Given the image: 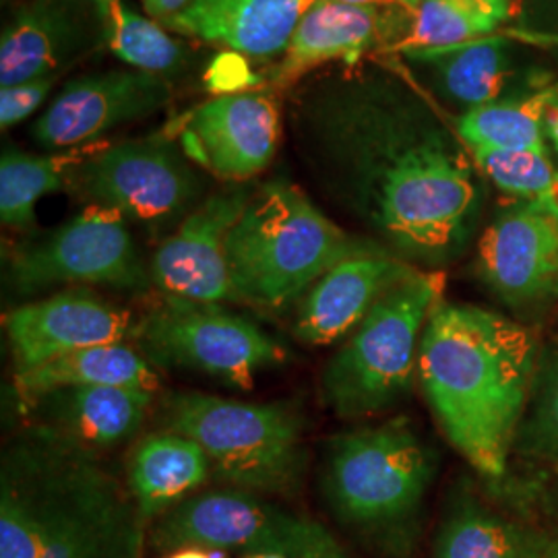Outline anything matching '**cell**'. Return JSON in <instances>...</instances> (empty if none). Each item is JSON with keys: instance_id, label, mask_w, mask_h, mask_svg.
<instances>
[{"instance_id": "6da1fadb", "label": "cell", "mask_w": 558, "mask_h": 558, "mask_svg": "<svg viewBox=\"0 0 558 558\" xmlns=\"http://www.w3.org/2000/svg\"><path fill=\"white\" fill-rule=\"evenodd\" d=\"M286 119L331 195L408 263L439 267L470 242L478 168L422 89L383 60L294 85Z\"/></svg>"}, {"instance_id": "7a4b0ae2", "label": "cell", "mask_w": 558, "mask_h": 558, "mask_svg": "<svg viewBox=\"0 0 558 558\" xmlns=\"http://www.w3.org/2000/svg\"><path fill=\"white\" fill-rule=\"evenodd\" d=\"M147 523L94 449L32 428L0 461V558H143Z\"/></svg>"}, {"instance_id": "3957f363", "label": "cell", "mask_w": 558, "mask_h": 558, "mask_svg": "<svg viewBox=\"0 0 558 558\" xmlns=\"http://www.w3.org/2000/svg\"><path fill=\"white\" fill-rule=\"evenodd\" d=\"M538 375V345L515 320L440 299L418 354V379L447 440L486 478H500Z\"/></svg>"}, {"instance_id": "277c9868", "label": "cell", "mask_w": 558, "mask_h": 558, "mask_svg": "<svg viewBox=\"0 0 558 558\" xmlns=\"http://www.w3.org/2000/svg\"><path fill=\"white\" fill-rule=\"evenodd\" d=\"M375 244L352 239L299 186L274 180L255 189L226 240L230 300L279 311L331 267Z\"/></svg>"}, {"instance_id": "5b68a950", "label": "cell", "mask_w": 558, "mask_h": 558, "mask_svg": "<svg viewBox=\"0 0 558 558\" xmlns=\"http://www.w3.org/2000/svg\"><path fill=\"white\" fill-rule=\"evenodd\" d=\"M435 459L408 420L356 428L329 442L323 493L333 515L393 558L412 555Z\"/></svg>"}, {"instance_id": "8992f818", "label": "cell", "mask_w": 558, "mask_h": 558, "mask_svg": "<svg viewBox=\"0 0 558 558\" xmlns=\"http://www.w3.org/2000/svg\"><path fill=\"white\" fill-rule=\"evenodd\" d=\"M442 288L440 271L414 267L345 338L320 375L323 401L339 418L379 414L408 393L418 375L422 336Z\"/></svg>"}, {"instance_id": "52a82bcc", "label": "cell", "mask_w": 558, "mask_h": 558, "mask_svg": "<svg viewBox=\"0 0 558 558\" xmlns=\"http://www.w3.org/2000/svg\"><path fill=\"white\" fill-rule=\"evenodd\" d=\"M168 430L199 445L218 478L257 495H290L306 468L304 422L288 401L248 403L201 391L166 399Z\"/></svg>"}, {"instance_id": "ba28073f", "label": "cell", "mask_w": 558, "mask_h": 558, "mask_svg": "<svg viewBox=\"0 0 558 558\" xmlns=\"http://www.w3.org/2000/svg\"><path fill=\"white\" fill-rule=\"evenodd\" d=\"M147 539L161 555L197 548L236 553L242 558H350L317 519L299 515L263 499V495L232 486L182 500L154 521Z\"/></svg>"}, {"instance_id": "9c48e42d", "label": "cell", "mask_w": 558, "mask_h": 558, "mask_svg": "<svg viewBox=\"0 0 558 558\" xmlns=\"http://www.w3.org/2000/svg\"><path fill=\"white\" fill-rule=\"evenodd\" d=\"M131 338L154 366L201 373L236 389H251L260 373L288 360L278 339L220 302L166 296Z\"/></svg>"}, {"instance_id": "30bf717a", "label": "cell", "mask_w": 558, "mask_h": 558, "mask_svg": "<svg viewBox=\"0 0 558 558\" xmlns=\"http://www.w3.org/2000/svg\"><path fill=\"white\" fill-rule=\"evenodd\" d=\"M9 281L21 296H32L59 283L141 292L154 279L126 220L108 207L87 205L75 218L17 251L9 265Z\"/></svg>"}, {"instance_id": "8fae6325", "label": "cell", "mask_w": 558, "mask_h": 558, "mask_svg": "<svg viewBox=\"0 0 558 558\" xmlns=\"http://www.w3.org/2000/svg\"><path fill=\"white\" fill-rule=\"evenodd\" d=\"M73 184L89 205L108 207L149 228L186 218L201 193L199 177L166 135L101 143L75 170Z\"/></svg>"}, {"instance_id": "7c38bea8", "label": "cell", "mask_w": 558, "mask_h": 558, "mask_svg": "<svg viewBox=\"0 0 558 558\" xmlns=\"http://www.w3.org/2000/svg\"><path fill=\"white\" fill-rule=\"evenodd\" d=\"M478 276L509 308L538 311L558 299V197L513 199L478 244Z\"/></svg>"}, {"instance_id": "4fadbf2b", "label": "cell", "mask_w": 558, "mask_h": 558, "mask_svg": "<svg viewBox=\"0 0 558 558\" xmlns=\"http://www.w3.org/2000/svg\"><path fill=\"white\" fill-rule=\"evenodd\" d=\"M281 114L278 96L269 87L218 96L180 117V149L216 179L242 184L274 160Z\"/></svg>"}, {"instance_id": "5bb4252c", "label": "cell", "mask_w": 558, "mask_h": 558, "mask_svg": "<svg viewBox=\"0 0 558 558\" xmlns=\"http://www.w3.org/2000/svg\"><path fill=\"white\" fill-rule=\"evenodd\" d=\"M414 21L416 13L399 4L313 0L271 71V81L288 87L333 62L359 64L380 52L401 50L412 38Z\"/></svg>"}, {"instance_id": "9a60e30c", "label": "cell", "mask_w": 558, "mask_h": 558, "mask_svg": "<svg viewBox=\"0 0 558 558\" xmlns=\"http://www.w3.org/2000/svg\"><path fill=\"white\" fill-rule=\"evenodd\" d=\"M172 98L168 81L145 71H104L66 83L32 126L48 149H75L101 135L156 114Z\"/></svg>"}, {"instance_id": "2e32d148", "label": "cell", "mask_w": 558, "mask_h": 558, "mask_svg": "<svg viewBox=\"0 0 558 558\" xmlns=\"http://www.w3.org/2000/svg\"><path fill=\"white\" fill-rule=\"evenodd\" d=\"M106 46L98 0H23L0 38V85L57 77Z\"/></svg>"}, {"instance_id": "e0dca14e", "label": "cell", "mask_w": 558, "mask_h": 558, "mask_svg": "<svg viewBox=\"0 0 558 558\" xmlns=\"http://www.w3.org/2000/svg\"><path fill=\"white\" fill-rule=\"evenodd\" d=\"M133 327L129 311L83 286L21 304L4 317L15 375L77 350L124 343Z\"/></svg>"}, {"instance_id": "ac0fdd59", "label": "cell", "mask_w": 558, "mask_h": 558, "mask_svg": "<svg viewBox=\"0 0 558 558\" xmlns=\"http://www.w3.org/2000/svg\"><path fill=\"white\" fill-rule=\"evenodd\" d=\"M255 189L234 184L197 205L177 232L163 240L151 260V279L166 296L230 300L226 240Z\"/></svg>"}, {"instance_id": "d6986e66", "label": "cell", "mask_w": 558, "mask_h": 558, "mask_svg": "<svg viewBox=\"0 0 558 558\" xmlns=\"http://www.w3.org/2000/svg\"><path fill=\"white\" fill-rule=\"evenodd\" d=\"M414 267L371 246L331 267L300 300L294 333L311 345H331L359 327L380 296Z\"/></svg>"}, {"instance_id": "ffe728a7", "label": "cell", "mask_w": 558, "mask_h": 558, "mask_svg": "<svg viewBox=\"0 0 558 558\" xmlns=\"http://www.w3.org/2000/svg\"><path fill=\"white\" fill-rule=\"evenodd\" d=\"M313 0H191L166 29L248 60L281 59Z\"/></svg>"}, {"instance_id": "44dd1931", "label": "cell", "mask_w": 558, "mask_h": 558, "mask_svg": "<svg viewBox=\"0 0 558 558\" xmlns=\"http://www.w3.org/2000/svg\"><path fill=\"white\" fill-rule=\"evenodd\" d=\"M154 393L137 387H64L21 412L34 420V428L96 451L135 437L154 405Z\"/></svg>"}, {"instance_id": "7402d4cb", "label": "cell", "mask_w": 558, "mask_h": 558, "mask_svg": "<svg viewBox=\"0 0 558 558\" xmlns=\"http://www.w3.org/2000/svg\"><path fill=\"white\" fill-rule=\"evenodd\" d=\"M433 558H558V530L505 518L459 495L440 523Z\"/></svg>"}, {"instance_id": "603a6c76", "label": "cell", "mask_w": 558, "mask_h": 558, "mask_svg": "<svg viewBox=\"0 0 558 558\" xmlns=\"http://www.w3.org/2000/svg\"><path fill=\"white\" fill-rule=\"evenodd\" d=\"M502 34L439 48H403L424 69L433 94L461 112L500 100L511 69V46Z\"/></svg>"}, {"instance_id": "cb8c5ba5", "label": "cell", "mask_w": 558, "mask_h": 558, "mask_svg": "<svg viewBox=\"0 0 558 558\" xmlns=\"http://www.w3.org/2000/svg\"><path fill=\"white\" fill-rule=\"evenodd\" d=\"M211 472V461L195 440L166 430L140 440L129 459L126 484L149 525L197 495Z\"/></svg>"}, {"instance_id": "d4e9b609", "label": "cell", "mask_w": 558, "mask_h": 558, "mask_svg": "<svg viewBox=\"0 0 558 558\" xmlns=\"http://www.w3.org/2000/svg\"><path fill=\"white\" fill-rule=\"evenodd\" d=\"M92 385L137 387L156 391L160 377L154 371V364L126 343L85 348L15 375V391L21 410L50 391Z\"/></svg>"}, {"instance_id": "484cf974", "label": "cell", "mask_w": 558, "mask_h": 558, "mask_svg": "<svg viewBox=\"0 0 558 558\" xmlns=\"http://www.w3.org/2000/svg\"><path fill=\"white\" fill-rule=\"evenodd\" d=\"M101 143L32 156L7 149L0 160V220L7 228L32 230L36 226V203L73 184V174Z\"/></svg>"}, {"instance_id": "4316f807", "label": "cell", "mask_w": 558, "mask_h": 558, "mask_svg": "<svg viewBox=\"0 0 558 558\" xmlns=\"http://www.w3.org/2000/svg\"><path fill=\"white\" fill-rule=\"evenodd\" d=\"M558 100V85L511 100H497L463 112L456 120L459 137L472 147L550 151L546 119Z\"/></svg>"}, {"instance_id": "83f0119b", "label": "cell", "mask_w": 558, "mask_h": 558, "mask_svg": "<svg viewBox=\"0 0 558 558\" xmlns=\"http://www.w3.org/2000/svg\"><path fill=\"white\" fill-rule=\"evenodd\" d=\"M515 13L513 0H420L412 38L403 48H439L495 36L511 27Z\"/></svg>"}, {"instance_id": "f1b7e54d", "label": "cell", "mask_w": 558, "mask_h": 558, "mask_svg": "<svg viewBox=\"0 0 558 558\" xmlns=\"http://www.w3.org/2000/svg\"><path fill=\"white\" fill-rule=\"evenodd\" d=\"M106 46L137 71L174 77L186 66V50L160 21L135 13L122 0L106 9Z\"/></svg>"}, {"instance_id": "f546056e", "label": "cell", "mask_w": 558, "mask_h": 558, "mask_svg": "<svg viewBox=\"0 0 558 558\" xmlns=\"http://www.w3.org/2000/svg\"><path fill=\"white\" fill-rule=\"evenodd\" d=\"M470 154L480 174L513 199L558 197V168L550 151L472 147Z\"/></svg>"}, {"instance_id": "4dcf8cb0", "label": "cell", "mask_w": 558, "mask_h": 558, "mask_svg": "<svg viewBox=\"0 0 558 558\" xmlns=\"http://www.w3.org/2000/svg\"><path fill=\"white\" fill-rule=\"evenodd\" d=\"M519 453L558 465V352L538 368L534 391L519 426Z\"/></svg>"}, {"instance_id": "1f68e13d", "label": "cell", "mask_w": 558, "mask_h": 558, "mask_svg": "<svg viewBox=\"0 0 558 558\" xmlns=\"http://www.w3.org/2000/svg\"><path fill=\"white\" fill-rule=\"evenodd\" d=\"M57 77H40L7 85L0 89V126L2 131L20 124L21 120L32 117L52 92Z\"/></svg>"}, {"instance_id": "d6a6232c", "label": "cell", "mask_w": 558, "mask_h": 558, "mask_svg": "<svg viewBox=\"0 0 558 558\" xmlns=\"http://www.w3.org/2000/svg\"><path fill=\"white\" fill-rule=\"evenodd\" d=\"M259 80V75L253 73L251 66L246 64V59L234 52L221 54L220 59L211 64V71L207 75L209 87L220 96L255 89V81L260 83Z\"/></svg>"}, {"instance_id": "836d02e7", "label": "cell", "mask_w": 558, "mask_h": 558, "mask_svg": "<svg viewBox=\"0 0 558 558\" xmlns=\"http://www.w3.org/2000/svg\"><path fill=\"white\" fill-rule=\"evenodd\" d=\"M502 34L507 40L527 44V46H539V48H555L558 46V32H544V29H532V27H505Z\"/></svg>"}, {"instance_id": "e575fe53", "label": "cell", "mask_w": 558, "mask_h": 558, "mask_svg": "<svg viewBox=\"0 0 558 558\" xmlns=\"http://www.w3.org/2000/svg\"><path fill=\"white\" fill-rule=\"evenodd\" d=\"M145 13L156 21H166L179 15L182 9L189 7L191 0H141Z\"/></svg>"}, {"instance_id": "d590c367", "label": "cell", "mask_w": 558, "mask_h": 558, "mask_svg": "<svg viewBox=\"0 0 558 558\" xmlns=\"http://www.w3.org/2000/svg\"><path fill=\"white\" fill-rule=\"evenodd\" d=\"M546 129H548V140L553 149L557 151L558 158V100L553 104L550 112H548V119H546Z\"/></svg>"}, {"instance_id": "8d00e7d4", "label": "cell", "mask_w": 558, "mask_h": 558, "mask_svg": "<svg viewBox=\"0 0 558 558\" xmlns=\"http://www.w3.org/2000/svg\"><path fill=\"white\" fill-rule=\"evenodd\" d=\"M339 2H350V4H399L410 11H418L420 0H339Z\"/></svg>"}, {"instance_id": "74e56055", "label": "cell", "mask_w": 558, "mask_h": 558, "mask_svg": "<svg viewBox=\"0 0 558 558\" xmlns=\"http://www.w3.org/2000/svg\"><path fill=\"white\" fill-rule=\"evenodd\" d=\"M163 558H218L214 557L211 553L207 550H197V548H186V550H177V553H170Z\"/></svg>"}, {"instance_id": "f35d334b", "label": "cell", "mask_w": 558, "mask_h": 558, "mask_svg": "<svg viewBox=\"0 0 558 558\" xmlns=\"http://www.w3.org/2000/svg\"><path fill=\"white\" fill-rule=\"evenodd\" d=\"M98 2H100L104 9H110L112 4H117V2H120V0H98Z\"/></svg>"}, {"instance_id": "ab89813d", "label": "cell", "mask_w": 558, "mask_h": 558, "mask_svg": "<svg viewBox=\"0 0 558 558\" xmlns=\"http://www.w3.org/2000/svg\"><path fill=\"white\" fill-rule=\"evenodd\" d=\"M246 558H283V557H278V555H259V557H246Z\"/></svg>"}, {"instance_id": "60d3db41", "label": "cell", "mask_w": 558, "mask_h": 558, "mask_svg": "<svg viewBox=\"0 0 558 558\" xmlns=\"http://www.w3.org/2000/svg\"><path fill=\"white\" fill-rule=\"evenodd\" d=\"M513 2H515V4H518L519 0H513ZM530 2H539V0H530Z\"/></svg>"}, {"instance_id": "b9f144b4", "label": "cell", "mask_w": 558, "mask_h": 558, "mask_svg": "<svg viewBox=\"0 0 558 558\" xmlns=\"http://www.w3.org/2000/svg\"><path fill=\"white\" fill-rule=\"evenodd\" d=\"M557 474H558V465H557Z\"/></svg>"}]
</instances>
